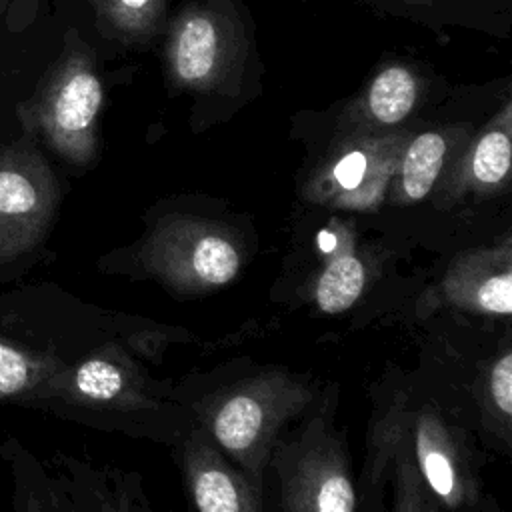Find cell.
<instances>
[{
	"label": "cell",
	"mask_w": 512,
	"mask_h": 512,
	"mask_svg": "<svg viewBox=\"0 0 512 512\" xmlns=\"http://www.w3.org/2000/svg\"><path fill=\"white\" fill-rule=\"evenodd\" d=\"M30 398L96 414L116 430L172 446L194 430L192 412L176 402L174 390L114 342L66 362Z\"/></svg>",
	"instance_id": "cell-1"
},
{
	"label": "cell",
	"mask_w": 512,
	"mask_h": 512,
	"mask_svg": "<svg viewBox=\"0 0 512 512\" xmlns=\"http://www.w3.org/2000/svg\"><path fill=\"white\" fill-rule=\"evenodd\" d=\"M318 402L312 380L278 366L256 368L188 406L198 430L244 478L262 490L284 428Z\"/></svg>",
	"instance_id": "cell-2"
},
{
	"label": "cell",
	"mask_w": 512,
	"mask_h": 512,
	"mask_svg": "<svg viewBox=\"0 0 512 512\" xmlns=\"http://www.w3.org/2000/svg\"><path fill=\"white\" fill-rule=\"evenodd\" d=\"M240 236L222 222L198 216H164L134 246L136 274L176 296H204L228 286L244 268Z\"/></svg>",
	"instance_id": "cell-3"
},
{
	"label": "cell",
	"mask_w": 512,
	"mask_h": 512,
	"mask_svg": "<svg viewBox=\"0 0 512 512\" xmlns=\"http://www.w3.org/2000/svg\"><path fill=\"white\" fill-rule=\"evenodd\" d=\"M268 468L278 480L282 512H356V484L344 434L334 424V408L320 400L306 420L280 436Z\"/></svg>",
	"instance_id": "cell-4"
},
{
	"label": "cell",
	"mask_w": 512,
	"mask_h": 512,
	"mask_svg": "<svg viewBox=\"0 0 512 512\" xmlns=\"http://www.w3.org/2000/svg\"><path fill=\"white\" fill-rule=\"evenodd\" d=\"M372 436L404 448L440 510L460 512L478 504L480 482L464 438L436 410L412 408L396 400L374 426Z\"/></svg>",
	"instance_id": "cell-5"
},
{
	"label": "cell",
	"mask_w": 512,
	"mask_h": 512,
	"mask_svg": "<svg viewBox=\"0 0 512 512\" xmlns=\"http://www.w3.org/2000/svg\"><path fill=\"white\" fill-rule=\"evenodd\" d=\"M102 86L88 60L72 54L46 78L42 88L18 108L26 130L42 134L70 162H88Z\"/></svg>",
	"instance_id": "cell-6"
},
{
	"label": "cell",
	"mask_w": 512,
	"mask_h": 512,
	"mask_svg": "<svg viewBox=\"0 0 512 512\" xmlns=\"http://www.w3.org/2000/svg\"><path fill=\"white\" fill-rule=\"evenodd\" d=\"M58 204V184L30 142L0 150V264L30 252L44 238Z\"/></svg>",
	"instance_id": "cell-7"
},
{
	"label": "cell",
	"mask_w": 512,
	"mask_h": 512,
	"mask_svg": "<svg viewBox=\"0 0 512 512\" xmlns=\"http://www.w3.org/2000/svg\"><path fill=\"white\" fill-rule=\"evenodd\" d=\"M432 300L460 312L508 318L512 312L510 236L458 254L440 278Z\"/></svg>",
	"instance_id": "cell-8"
},
{
	"label": "cell",
	"mask_w": 512,
	"mask_h": 512,
	"mask_svg": "<svg viewBox=\"0 0 512 512\" xmlns=\"http://www.w3.org/2000/svg\"><path fill=\"white\" fill-rule=\"evenodd\" d=\"M174 448L194 512H266L262 490L252 486L198 430Z\"/></svg>",
	"instance_id": "cell-9"
},
{
	"label": "cell",
	"mask_w": 512,
	"mask_h": 512,
	"mask_svg": "<svg viewBox=\"0 0 512 512\" xmlns=\"http://www.w3.org/2000/svg\"><path fill=\"white\" fill-rule=\"evenodd\" d=\"M50 476L66 512H168L152 506L142 476L134 470L62 454L54 460Z\"/></svg>",
	"instance_id": "cell-10"
},
{
	"label": "cell",
	"mask_w": 512,
	"mask_h": 512,
	"mask_svg": "<svg viewBox=\"0 0 512 512\" xmlns=\"http://www.w3.org/2000/svg\"><path fill=\"white\" fill-rule=\"evenodd\" d=\"M328 244L318 270L308 286V298L322 314L350 310L366 292L370 260L356 244L350 230L336 226L326 230Z\"/></svg>",
	"instance_id": "cell-11"
},
{
	"label": "cell",
	"mask_w": 512,
	"mask_h": 512,
	"mask_svg": "<svg viewBox=\"0 0 512 512\" xmlns=\"http://www.w3.org/2000/svg\"><path fill=\"white\" fill-rule=\"evenodd\" d=\"M392 168L390 154L354 148L314 180L310 194L314 200L336 208L372 210L384 198Z\"/></svg>",
	"instance_id": "cell-12"
},
{
	"label": "cell",
	"mask_w": 512,
	"mask_h": 512,
	"mask_svg": "<svg viewBox=\"0 0 512 512\" xmlns=\"http://www.w3.org/2000/svg\"><path fill=\"white\" fill-rule=\"evenodd\" d=\"M222 38L212 18L192 14L182 20L172 42V64L180 80L198 84L218 68Z\"/></svg>",
	"instance_id": "cell-13"
},
{
	"label": "cell",
	"mask_w": 512,
	"mask_h": 512,
	"mask_svg": "<svg viewBox=\"0 0 512 512\" xmlns=\"http://www.w3.org/2000/svg\"><path fill=\"white\" fill-rule=\"evenodd\" d=\"M4 458L14 478L16 512H66L52 476L16 440L4 444Z\"/></svg>",
	"instance_id": "cell-14"
},
{
	"label": "cell",
	"mask_w": 512,
	"mask_h": 512,
	"mask_svg": "<svg viewBox=\"0 0 512 512\" xmlns=\"http://www.w3.org/2000/svg\"><path fill=\"white\" fill-rule=\"evenodd\" d=\"M446 156V140L438 132H424L416 136L398 166V180L394 190L396 202H418L434 186Z\"/></svg>",
	"instance_id": "cell-15"
},
{
	"label": "cell",
	"mask_w": 512,
	"mask_h": 512,
	"mask_svg": "<svg viewBox=\"0 0 512 512\" xmlns=\"http://www.w3.org/2000/svg\"><path fill=\"white\" fill-rule=\"evenodd\" d=\"M66 360L52 352H36L0 338V400L32 396Z\"/></svg>",
	"instance_id": "cell-16"
},
{
	"label": "cell",
	"mask_w": 512,
	"mask_h": 512,
	"mask_svg": "<svg viewBox=\"0 0 512 512\" xmlns=\"http://www.w3.org/2000/svg\"><path fill=\"white\" fill-rule=\"evenodd\" d=\"M378 466L390 464L392 508L390 512H440V504L422 482L404 448L372 436Z\"/></svg>",
	"instance_id": "cell-17"
},
{
	"label": "cell",
	"mask_w": 512,
	"mask_h": 512,
	"mask_svg": "<svg viewBox=\"0 0 512 512\" xmlns=\"http://www.w3.org/2000/svg\"><path fill=\"white\" fill-rule=\"evenodd\" d=\"M510 172V130L508 124L482 134L470 152L466 172L460 178L464 188L496 190L508 180Z\"/></svg>",
	"instance_id": "cell-18"
},
{
	"label": "cell",
	"mask_w": 512,
	"mask_h": 512,
	"mask_svg": "<svg viewBox=\"0 0 512 512\" xmlns=\"http://www.w3.org/2000/svg\"><path fill=\"white\" fill-rule=\"evenodd\" d=\"M480 410L492 430L508 442L512 422V352L508 346L496 354L480 380Z\"/></svg>",
	"instance_id": "cell-19"
},
{
	"label": "cell",
	"mask_w": 512,
	"mask_h": 512,
	"mask_svg": "<svg viewBox=\"0 0 512 512\" xmlns=\"http://www.w3.org/2000/svg\"><path fill=\"white\" fill-rule=\"evenodd\" d=\"M416 78L404 66L384 68L368 92V110L380 124H398L416 102Z\"/></svg>",
	"instance_id": "cell-20"
},
{
	"label": "cell",
	"mask_w": 512,
	"mask_h": 512,
	"mask_svg": "<svg viewBox=\"0 0 512 512\" xmlns=\"http://www.w3.org/2000/svg\"><path fill=\"white\" fill-rule=\"evenodd\" d=\"M112 2L122 14H138L152 4V0H112Z\"/></svg>",
	"instance_id": "cell-21"
}]
</instances>
